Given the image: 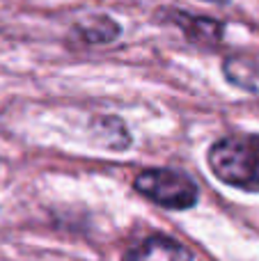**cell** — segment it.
Instances as JSON below:
<instances>
[{
	"label": "cell",
	"mask_w": 259,
	"mask_h": 261,
	"mask_svg": "<svg viewBox=\"0 0 259 261\" xmlns=\"http://www.w3.org/2000/svg\"><path fill=\"white\" fill-rule=\"evenodd\" d=\"M206 3H227V0H206Z\"/></svg>",
	"instance_id": "obj_7"
},
{
	"label": "cell",
	"mask_w": 259,
	"mask_h": 261,
	"mask_svg": "<svg viewBox=\"0 0 259 261\" xmlns=\"http://www.w3.org/2000/svg\"><path fill=\"white\" fill-rule=\"evenodd\" d=\"M136 190L149 202L159 204L170 211H184L197 204V186L184 172L168 170V167H151L142 170L133 181Z\"/></svg>",
	"instance_id": "obj_2"
},
{
	"label": "cell",
	"mask_w": 259,
	"mask_h": 261,
	"mask_svg": "<svg viewBox=\"0 0 259 261\" xmlns=\"http://www.w3.org/2000/svg\"><path fill=\"white\" fill-rule=\"evenodd\" d=\"M119 32H122L119 23L113 21L110 16H103V14L85 18L73 28V35L85 44H108V41L117 39Z\"/></svg>",
	"instance_id": "obj_6"
},
{
	"label": "cell",
	"mask_w": 259,
	"mask_h": 261,
	"mask_svg": "<svg viewBox=\"0 0 259 261\" xmlns=\"http://www.w3.org/2000/svg\"><path fill=\"white\" fill-rule=\"evenodd\" d=\"M206 161L218 181L246 193H259V135L239 133L216 140Z\"/></svg>",
	"instance_id": "obj_1"
},
{
	"label": "cell",
	"mask_w": 259,
	"mask_h": 261,
	"mask_svg": "<svg viewBox=\"0 0 259 261\" xmlns=\"http://www.w3.org/2000/svg\"><path fill=\"white\" fill-rule=\"evenodd\" d=\"M124 261H195L193 252L182 245L179 241L170 239L165 234H151L136 243L126 254Z\"/></svg>",
	"instance_id": "obj_3"
},
{
	"label": "cell",
	"mask_w": 259,
	"mask_h": 261,
	"mask_svg": "<svg viewBox=\"0 0 259 261\" xmlns=\"http://www.w3.org/2000/svg\"><path fill=\"white\" fill-rule=\"evenodd\" d=\"M223 73L234 87L259 96V58L229 55L223 60Z\"/></svg>",
	"instance_id": "obj_5"
},
{
	"label": "cell",
	"mask_w": 259,
	"mask_h": 261,
	"mask_svg": "<svg viewBox=\"0 0 259 261\" xmlns=\"http://www.w3.org/2000/svg\"><path fill=\"white\" fill-rule=\"evenodd\" d=\"M165 18L170 23H174L177 28H182L191 41L202 44V46L218 44L225 35V25L220 21H216V18L197 16V14L179 12V9H165Z\"/></svg>",
	"instance_id": "obj_4"
}]
</instances>
